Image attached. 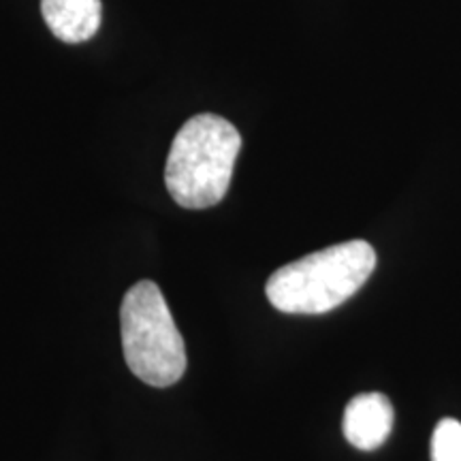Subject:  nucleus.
Masks as SVG:
<instances>
[{
	"instance_id": "f257e3e1",
	"label": "nucleus",
	"mask_w": 461,
	"mask_h": 461,
	"mask_svg": "<svg viewBox=\"0 0 461 461\" xmlns=\"http://www.w3.org/2000/svg\"><path fill=\"white\" fill-rule=\"evenodd\" d=\"M374 269V248L363 240H350L276 269L265 293L285 314H325L348 302Z\"/></svg>"
},
{
	"instance_id": "f03ea898",
	"label": "nucleus",
	"mask_w": 461,
	"mask_h": 461,
	"mask_svg": "<svg viewBox=\"0 0 461 461\" xmlns=\"http://www.w3.org/2000/svg\"><path fill=\"white\" fill-rule=\"evenodd\" d=\"M241 135L229 120L199 113L177 131L165 167V184L177 205L186 210L214 207L227 197Z\"/></svg>"
},
{
	"instance_id": "7ed1b4c3",
	"label": "nucleus",
	"mask_w": 461,
	"mask_h": 461,
	"mask_svg": "<svg viewBox=\"0 0 461 461\" xmlns=\"http://www.w3.org/2000/svg\"><path fill=\"white\" fill-rule=\"evenodd\" d=\"M122 350L129 370L149 387H171L186 372V346L157 282L126 291L120 308Z\"/></svg>"
},
{
	"instance_id": "20e7f679",
	"label": "nucleus",
	"mask_w": 461,
	"mask_h": 461,
	"mask_svg": "<svg viewBox=\"0 0 461 461\" xmlns=\"http://www.w3.org/2000/svg\"><path fill=\"white\" fill-rule=\"evenodd\" d=\"M395 412L383 393H361L353 397L344 412V436L359 451H376L391 436Z\"/></svg>"
},
{
	"instance_id": "39448f33",
	"label": "nucleus",
	"mask_w": 461,
	"mask_h": 461,
	"mask_svg": "<svg viewBox=\"0 0 461 461\" xmlns=\"http://www.w3.org/2000/svg\"><path fill=\"white\" fill-rule=\"evenodd\" d=\"M45 24L65 43H84L99 32L103 22L101 0H41Z\"/></svg>"
},
{
	"instance_id": "423d86ee",
	"label": "nucleus",
	"mask_w": 461,
	"mask_h": 461,
	"mask_svg": "<svg viewBox=\"0 0 461 461\" xmlns=\"http://www.w3.org/2000/svg\"><path fill=\"white\" fill-rule=\"evenodd\" d=\"M431 461H461V423L442 419L431 436Z\"/></svg>"
}]
</instances>
